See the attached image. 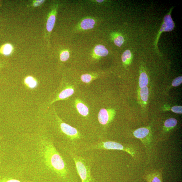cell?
Masks as SVG:
<instances>
[{"label":"cell","instance_id":"1","mask_svg":"<svg viewBox=\"0 0 182 182\" xmlns=\"http://www.w3.org/2000/svg\"><path fill=\"white\" fill-rule=\"evenodd\" d=\"M44 153L48 167L60 177L67 178L69 170L66 164L51 142L45 143Z\"/></svg>","mask_w":182,"mask_h":182},{"label":"cell","instance_id":"2","mask_svg":"<svg viewBox=\"0 0 182 182\" xmlns=\"http://www.w3.org/2000/svg\"><path fill=\"white\" fill-rule=\"evenodd\" d=\"M69 154L74 161L81 182H95L91 174V166L87 159L77 155L73 152Z\"/></svg>","mask_w":182,"mask_h":182},{"label":"cell","instance_id":"3","mask_svg":"<svg viewBox=\"0 0 182 182\" xmlns=\"http://www.w3.org/2000/svg\"><path fill=\"white\" fill-rule=\"evenodd\" d=\"M87 149L122 150L129 153L133 157H135L136 153L135 149L131 147L124 146L119 143L111 141L100 142L88 147Z\"/></svg>","mask_w":182,"mask_h":182},{"label":"cell","instance_id":"4","mask_svg":"<svg viewBox=\"0 0 182 182\" xmlns=\"http://www.w3.org/2000/svg\"><path fill=\"white\" fill-rule=\"evenodd\" d=\"M58 7H59V3L58 2L53 3L50 7V9L48 15L46 24L45 38L49 44L50 35L55 24Z\"/></svg>","mask_w":182,"mask_h":182},{"label":"cell","instance_id":"5","mask_svg":"<svg viewBox=\"0 0 182 182\" xmlns=\"http://www.w3.org/2000/svg\"><path fill=\"white\" fill-rule=\"evenodd\" d=\"M133 135L135 138L140 139L146 150L151 148L153 136L150 127L139 128L134 131Z\"/></svg>","mask_w":182,"mask_h":182},{"label":"cell","instance_id":"6","mask_svg":"<svg viewBox=\"0 0 182 182\" xmlns=\"http://www.w3.org/2000/svg\"><path fill=\"white\" fill-rule=\"evenodd\" d=\"M60 129L62 131L70 140L72 141L78 140L81 137V135L79 131L75 128L73 127L67 123L61 122L60 124Z\"/></svg>","mask_w":182,"mask_h":182},{"label":"cell","instance_id":"7","mask_svg":"<svg viewBox=\"0 0 182 182\" xmlns=\"http://www.w3.org/2000/svg\"><path fill=\"white\" fill-rule=\"evenodd\" d=\"M115 114L113 110L102 109L99 113V122L102 125H107L113 120Z\"/></svg>","mask_w":182,"mask_h":182},{"label":"cell","instance_id":"8","mask_svg":"<svg viewBox=\"0 0 182 182\" xmlns=\"http://www.w3.org/2000/svg\"><path fill=\"white\" fill-rule=\"evenodd\" d=\"M162 169L154 170L146 172L143 176V179L147 182H163Z\"/></svg>","mask_w":182,"mask_h":182},{"label":"cell","instance_id":"9","mask_svg":"<svg viewBox=\"0 0 182 182\" xmlns=\"http://www.w3.org/2000/svg\"><path fill=\"white\" fill-rule=\"evenodd\" d=\"M174 26V22L170 15H166L164 18V22L162 25L160 32H170L172 31Z\"/></svg>","mask_w":182,"mask_h":182},{"label":"cell","instance_id":"10","mask_svg":"<svg viewBox=\"0 0 182 182\" xmlns=\"http://www.w3.org/2000/svg\"><path fill=\"white\" fill-rule=\"evenodd\" d=\"M75 103L77 109L79 113L84 117H87L89 114L88 107L79 100H76Z\"/></svg>","mask_w":182,"mask_h":182},{"label":"cell","instance_id":"11","mask_svg":"<svg viewBox=\"0 0 182 182\" xmlns=\"http://www.w3.org/2000/svg\"><path fill=\"white\" fill-rule=\"evenodd\" d=\"M95 22L92 18L85 19L81 21L80 27L81 29L86 30L91 29L94 28Z\"/></svg>","mask_w":182,"mask_h":182},{"label":"cell","instance_id":"12","mask_svg":"<svg viewBox=\"0 0 182 182\" xmlns=\"http://www.w3.org/2000/svg\"><path fill=\"white\" fill-rule=\"evenodd\" d=\"M177 123V120L175 118H171L166 119L164 123L163 130L165 132H168L174 129Z\"/></svg>","mask_w":182,"mask_h":182},{"label":"cell","instance_id":"13","mask_svg":"<svg viewBox=\"0 0 182 182\" xmlns=\"http://www.w3.org/2000/svg\"><path fill=\"white\" fill-rule=\"evenodd\" d=\"M95 55L98 57L106 56L109 53L108 50L104 46L101 45H96L94 49Z\"/></svg>","mask_w":182,"mask_h":182},{"label":"cell","instance_id":"14","mask_svg":"<svg viewBox=\"0 0 182 182\" xmlns=\"http://www.w3.org/2000/svg\"><path fill=\"white\" fill-rule=\"evenodd\" d=\"M74 92V90L72 88H69L65 89L60 93L58 98L56 100H54L52 103L59 100L66 99L73 95Z\"/></svg>","mask_w":182,"mask_h":182},{"label":"cell","instance_id":"15","mask_svg":"<svg viewBox=\"0 0 182 182\" xmlns=\"http://www.w3.org/2000/svg\"><path fill=\"white\" fill-rule=\"evenodd\" d=\"M149 83V79L146 73L143 72L141 73L139 78V86L140 88L147 87Z\"/></svg>","mask_w":182,"mask_h":182},{"label":"cell","instance_id":"16","mask_svg":"<svg viewBox=\"0 0 182 182\" xmlns=\"http://www.w3.org/2000/svg\"><path fill=\"white\" fill-rule=\"evenodd\" d=\"M149 92L148 87H146L141 89L140 91V98L142 101L144 103L148 101Z\"/></svg>","mask_w":182,"mask_h":182},{"label":"cell","instance_id":"17","mask_svg":"<svg viewBox=\"0 0 182 182\" xmlns=\"http://www.w3.org/2000/svg\"><path fill=\"white\" fill-rule=\"evenodd\" d=\"M24 82L27 86L31 88L36 87L37 85V81L33 77L31 76L26 77Z\"/></svg>","mask_w":182,"mask_h":182},{"label":"cell","instance_id":"18","mask_svg":"<svg viewBox=\"0 0 182 182\" xmlns=\"http://www.w3.org/2000/svg\"><path fill=\"white\" fill-rule=\"evenodd\" d=\"M14 48L12 45L7 44L4 45L2 48L1 51L3 55H9L13 52Z\"/></svg>","mask_w":182,"mask_h":182},{"label":"cell","instance_id":"19","mask_svg":"<svg viewBox=\"0 0 182 182\" xmlns=\"http://www.w3.org/2000/svg\"><path fill=\"white\" fill-rule=\"evenodd\" d=\"M94 77L89 74H85L81 76V79L82 82L86 83H90L93 79Z\"/></svg>","mask_w":182,"mask_h":182},{"label":"cell","instance_id":"20","mask_svg":"<svg viewBox=\"0 0 182 182\" xmlns=\"http://www.w3.org/2000/svg\"><path fill=\"white\" fill-rule=\"evenodd\" d=\"M70 56V54L67 50H65L62 52L60 55V59L61 61L64 62L67 61Z\"/></svg>","mask_w":182,"mask_h":182},{"label":"cell","instance_id":"21","mask_svg":"<svg viewBox=\"0 0 182 182\" xmlns=\"http://www.w3.org/2000/svg\"><path fill=\"white\" fill-rule=\"evenodd\" d=\"M131 57V54L129 50H127L123 53L122 56V60L124 63H126Z\"/></svg>","mask_w":182,"mask_h":182},{"label":"cell","instance_id":"22","mask_svg":"<svg viewBox=\"0 0 182 182\" xmlns=\"http://www.w3.org/2000/svg\"><path fill=\"white\" fill-rule=\"evenodd\" d=\"M124 41L123 38L121 36H119L115 38L114 40V42L116 45L119 47H121Z\"/></svg>","mask_w":182,"mask_h":182},{"label":"cell","instance_id":"23","mask_svg":"<svg viewBox=\"0 0 182 182\" xmlns=\"http://www.w3.org/2000/svg\"><path fill=\"white\" fill-rule=\"evenodd\" d=\"M44 0H35L32 1L30 4V6L33 7H39L42 6L45 2Z\"/></svg>","mask_w":182,"mask_h":182},{"label":"cell","instance_id":"24","mask_svg":"<svg viewBox=\"0 0 182 182\" xmlns=\"http://www.w3.org/2000/svg\"><path fill=\"white\" fill-rule=\"evenodd\" d=\"M182 83V77L180 76L177 77L172 81V85L174 87H177L180 85Z\"/></svg>","mask_w":182,"mask_h":182},{"label":"cell","instance_id":"25","mask_svg":"<svg viewBox=\"0 0 182 182\" xmlns=\"http://www.w3.org/2000/svg\"><path fill=\"white\" fill-rule=\"evenodd\" d=\"M171 111L174 113L181 114L182 113V107L181 106H174L171 109Z\"/></svg>","mask_w":182,"mask_h":182},{"label":"cell","instance_id":"26","mask_svg":"<svg viewBox=\"0 0 182 182\" xmlns=\"http://www.w3.org/2000/svg\"><path fill=\"white\" fill-rule=\"evenodd\" d=\"M0 182H21L16 180L12 179H4L0 180Z\"/></svg>","mask_w":182,"mask_h":182},{"label":"cell","instance_id":"27","mask_svg":"<svg viewBox=\"0 0 182 182\" xmlns=\"http://www.w3.org/2000/svg\"><path fill=\"white\" fill-rule=\"evenodd\" d=\"M96 1L97 2L99 3H101L103 2V1Z\"/></svg>","mask_w":182,"mask_h":182}]
</instances>
